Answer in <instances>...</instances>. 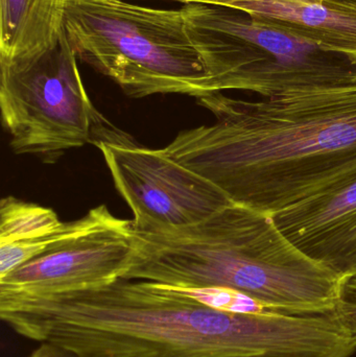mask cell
Wrapping results in <instances>:
<instances>
[{
  "mask_svg": "<svg viewBox=\"0 0 356 357\" xmlns=\"http://www.w3.org/2000/svg\"><path fill=\"white\" fill-rule=\"evenodd\" d=\"M0 318L25 339L79 357H349L327 351V316L221 312L136 279L60 293L1 289Z\"/></svg>",
  "mask_w": 356,
  "mask_h": 357,
  "instance_id": "cell-1",
  "label": "cell"
},
{
  "mask_svg": "<svg viewBox=\"0 0 356 357\" xmlns=\"http://www.w3.org/2000/svg\"><path fill=\"white\" fill-rule=\"evenodd\" d=\"M215 123L183 130L169 156L235 204L276 214L356 181V75L257 100L209 92Z\"/></svg>",
  "mask_w": 356,
  "mask_h": 357,
  "instance_id": "cell-2",
  "label": "cell"
},
{
  "mask_svg": "<svg viewBox=\"0 0 356 357\" xmlns=\"http://www.w3.org/2000/svg\"><path fill=\"white\" fill-rule=\"evenodd\" d=\"M125 279L179 287H228L278 314H334L343 282L301 251L275 218L231 203L185 227H137Z\"/></svg>",
  "mask_w": 356,
  "mask_h": 357,
  "instance_id": "cell-3",
  "label": "cell"
},
{
  "mask_svg": "<svg viewBox=\"0 0 356 357\" xmlns=\"http://www.w3.org/2000/svg\"><path fill=\"white\" fill-rule=\"evenodd\" d=\"M65 33L77 60L110 77L130 98L206 93V71L181 8L69 0Z\"/></svg>",
  "mask_w": 356,
  "mask_h": 357,
  "instance_id": "cell-4",
  "label": "cell"
},
{
  "mask_svg": "<svg viewBox=\"0 0 356 357\" xmlns=\"http://www.w3.org/2000/svg\"><path fill=\"white\" fill-rule=\"evenodd\" d=\"M181 10L206 71V93L238 90L265 98L356 75L348 56L240 10L203 3Z\"/></svg>",
  "mask_w": 356,
  "mask_h": 357,
  "instance_id": "cell-5",
  "label": "cell"
},
{
  "mask_svg": "<svg viewBox=\"0 0 356 357\" xmlns=\"http://www.w3.org/2000/svg\"><path fill=\"white\" fill-rule=\"evenodd\" d=\"M0 110L13 152L49 165L91 144L102 116L88 96L66 33L35 60L0 65Z\"/></svg>",
  "mask_w": 356,
  "mask_h": 357,
  "instance_id": "cell-6",
  "label": "cell"
},
{
  "mask_svg": "<svg viewBox=\"0 0 356 357\" xmlns=\"http://www.w3.org/2000/svg\"><path fill=\"white\" fill-rule=\"evenodd\" d=\"M91 144L102 153L115 188L133 212L134 226H190L233 203L164 149L141 146L104 115L94 127Z\"/></svg>",
  "mask_w": 356,
  "mask_h": 357,
  "instance_id": "cell-7",
  "label": "cell"
},
{
  "mask_svg": "<svg viewBox=\"0 0 356 357\" xmlns=\"http://www.w3.org/2000/svg\"><path fill=\"white\" fill-rule=\"evenodd\" d=\"M134 252L132 220L65 239L0 278V289L60 293L123 278Z\"/></svg>",
  "mask_w": 356,
  "mask_h": 357,
  "instance_id": "cell-8",
  "label": "cell"
},
{
  "mask_svg": "<svg viewBox=\"0 0 356 357\" xmlns=\"http://www.w3.org/2000/svg\"><path fill=\"white\" fill-rule=\"evenodd\" d=\"M282 232L343 282L356 277V181L276 214Z\"/></svg>",
  "mask_w": 356,
  "mask_h": 357,
  "instance_id": "cell-9",
  "label": "cell"
},
{
  "mask_svg": "<svg viewBox=\"0 0 356 357\" xmlns=\"http://www.w3.org/2000/svg\"><path fill=\"white\" fill-rule=\"evenodd\" d=\"M196 3L225 6L246 13L344 54L356 63V4L324 0H198Z\"/></svg>",
  "mask_w": 356,
  "mask_h": 357,
  "instance_id": "cell-10",
  "label": "cell"
},
{
  "mask_svg": "<svg viewBox=\"0 0 356 357\" xmlns=\"http://www.w3.org/2000/svg\"><path fill=\"white\" fill-rule=\"evenodd\" d=\"M69 0H0V65L39 58L65 33Z\"/></svg>",
  "mask_w": 356,
  "mask_h": 357,
  "instance_id": "cell-11",
  "label": "cell"
},
{
  "mask_svg": "<svg viewBox=\"0 0 356 357\" xmlns=\"http://www.w3.org/2000/svg\"><path fill=\"white\" fill-rule=\"evenodd\" d=\"M116 218L106 205L98 206L90 210L83 218L72 222H64L56 232L31 241H18L0 245V278L10 274L15 268L26 264L29 260L54 247L56 243L98 229L117 224Z\"/></svg>",
  "mask_w": 356,
  "mask_h": 357,
  "instance_id": "cell-12",
  "label": "cell"
},
{
  "mask_svg": "<svg viewBox=\"0 0 356 357\" xmlns=\"http://www.w3.org/2000/svg\"><path fill=\"white\" fill-rule=\"evenodd\" d=\"M63 224L52 208L10 195L0 202V245L52 234Z\"/></svg>",
  "mask_w": 356,
  "mask_h": 357,
  "instance_id": "cell-13",
  "label": "cell"
},
{
  "mask_svg": "<svg viewBox=\"0 0 356 357\" xmlns=\"http://www.w3.org/2000/svg\"><path fill=\"white\" fill-rule=\"evenodd\" d=\"M176 287L188 297L212 310L242 314H278L258 300L236 289L228 287Z\"/></svg>",
  "mask_w": 356,
  "mask_h": 357,
  "instance_id": "cell-14",
  "label": "cell"
},
{
  "mask_svg": "<svg viewBox=\"0 0 356 357\" xmlns=\"http://www.w3.org/2000/svg\"><path fill=\"white\" fill-rule=\"evenodd\" d=\"M336 314L356 335V296L343 293Z\"/></svg>",
  "mask_w": 356,
  "mask_h": 357,
  "instance_id": "cell-15",
  "label": "cell"
},
{
  "mask_svg": "<svg viewBox=\"0 0 356 357\" xmlns=\"http://www.w3.org/2000/svg\"><path fill=\"white\" fill-rule=\"evenodd\" d=\"M29 357H79L73 352L64 349L56 344L43 342L41 345L31 352Z\"/></svg>",
  "mask_w": 356,
  "mask_h": 357,
  "instance_id": "cell-16",
  "label": "cell"
},
{
  "mask_svg": "<svg viewBox=\"0 0 356 357\" xmlns=\"http://www.w3.org/2000/svg\"><path fill=\"white\" fill-rule=\"evenodd\" d=\"M343 293L356 296V277L345 281L344 285H343Z\"/></svg>",
  "mask_w": 356,
  "mask_h": 357,
  "instance_id": "cell-17",
  "label": "cell"
},
{
  "mask_svg": "<svg viewBox=\"0 0 356 357\" xmlns=\"http://www.w3.org/2000/svg\"><path fill=\"white\" fill-rule=\"evenodd\" d=\"M167 1L181 2V3L187 4L196 3V2L198 1V0H167ZM291 1L317 2L324 1V0H291Z\"/></svg>",
  "mask_w": 356,
  "mask_h": 357,
  "instance_id": "cell-18",
  "label": "cell"
},
{
  "mask_svg": "<svg viewBox=\"0 0 356 357\" xmlns=\"http://www.w3.org/2000/svg\"><path fill=\"white\" fill-rule=\"evenodd\" d=\"M334 1L348 2V3L356 4V0H334Z\"/></svg>",
  "mask_w": 356,
  "mask_h": 357,
  "instance_id": "cell-19",
  "label": "cell"
}]
</instances>
